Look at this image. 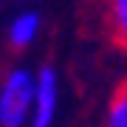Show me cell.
<instances>
[{
	"instance_id": "obj_2",
	"label": "cell",
	"mask_w": 127,
	"mask_h": 127,
	"mask_svg": "<svg viewBox=\"0 0 127 127\" xmlns=\"http://www.w3.org/2000/svg\"><path fill=\"white\" fill-rule=\"evenodd\" d=\"M59 110V76L51 65L34 71V102L28 127H51Z\"/></svg>"
},
{
	"instance_id": "obj_4",
	"label": "cell",
	"mask_w": 127,
	"mask_h": 127,
	"mask_svg": "<svg viewBox=\"0 0 127 127\" xmlns=\"http://www.w3.org/2000/svg\"><path fill=\"white\" fill-rule=\"evenodd\" d=\"M107 34L119 48H127V0H107Z\"/></svg>"
},
{
	"instance_id": "obj_1",
	"label": "cell",
	"mask_w": 127,
	"mask_h": 127,
	"mask_svg": "<svg viewBox=\"0 0 127 127\" xmlns=\"http://www.w3.org/2000/svg\"><path fill=\"white\" fill-rule=\"evenodd\" d=\"M34 102V71L11 68L0 82V127H26Z\"/></svg>"
},
{
	"instance_id": "obj_5",
	"label": "cell",
	"mask_w": 127,
	"mask_h": 127,
	"mask_svg": "<svg viewBox=\"0 0 127 127\" xmlns=\"http://www.w3.org/2000/svg\"><path fill=\"white\" fill-rule=\"evenodd\" d=\"M102 127H127V76L122 79V85H119L113 91V96H110Z\"/></svg>"
},
{
	"instance_id": "obj_3",
	"label": "cell",
	"mask_w": 127,
	"mask_h": 127,
	"mask_svg": "<svg viewBox=\"0 0 127 127\" xmlns=\"http://www.w3.org/2000/svg\"><path fill=\"white\" fill-rule=\"evenodd\" d=\"M40 26H42V20H40V14H37V11H23V14H17V17L9 23V34H6L9 45H11L14 51H26V48L37 40Z\"/></svg>"
},
{
	"instance_id": "obj_6",
	"label": "cell",
	"mask_w": 127,
	"mask_h": 127,
	"mask_svg": "<svg viewBox=\"0 0 127 127\" xmlns=\"http://www.w3.org/2000/svg\"><path fill=\"white\" fill-rule=\"evenodd\" d=\"M0 3H3V0H0Z\"/></svg>"
}]
</instances>
